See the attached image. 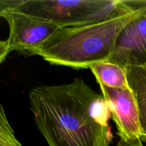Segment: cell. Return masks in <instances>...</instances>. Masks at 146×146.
I'll list each match as a JSON object with an SVG mask.
<instances>
[{
    "instance_id": "11",
    "label": "cell",
    "mask_w": 146,
    "mask_h": 146,
    "mask_svg": "<svg viewBox=\"0 0 146 146\" xmlns=\"http://www.w3.org/2000/svg\"><path fill=\"white\" fill-rule=\"evenodd\" d=\"M9 53L10 50L7 41L0 40V66L5 61L6 58Z\"/></svg>"
},
{
    "instance_id": "6",
    "label": "cell",
    "mask_w": 146,
    "mask_h": 146,
    "mask_svg": "<svg viewBox=\"0 0 146 146\" xmlns=\"http://www.w3.org/2000/svg\"><path fill=\"white\" fill-rule=\"evenodd\" d=\"M108 61L124 70L128 66L146 63V12L130 21L121 30Z\"/></svg>"
},
{
    "instance_id": "12",
    "label": "cell",
    "mask_w": 146,
    "mask_h": 146,
    "mask_svg": "<svg viewBox=\"0 0 146 146\" xmlns=\"http://www.w3.org/2000/svg\"><path fill=\"white\" fill-rule=\"evenodd\" d=\"M116 146H144V145L141 139H133L129 141L120 139Z\"/></svg>"
},
{
    "instance_id": "4",
    "label": "cell",
    "mask_w": 146,
    "mask_h": 146,
    "mask_svg": "<svg viewBox=\"0 0 146 146\" xmlns=\"http://www.w3.org/2000/svg\"><path fill=\"white\" fill-rule=\"evenodd\" d=\"M1 17L9 27L8 39L11 51H18L26 55H35L36 52L60 27L56 24L32 17L21 11L12 10Z\"/></svg>"
},
{
    "instance_id": "5",
    "label": "cell",
    "mask_w": 146,
    "mask_h": 146,
    "mask_svg": "<svg viewBox=\"0 0 146 146\" xmlns=\"http://www.w3.org/2000/svg\"><path fill=\"white\" fill-rule=\"evenodd\" d=\"M99 86L120 139L141 140L139 109L131 88H114L103 84Z\"/></svg>"
},
{
    "instance_id": "9",
    "label": "cell",
    "mask_w": 146,
    "mask_h": 146,
    "mask_svg": "<svg viewBox=\"0 0 146 146\" xmlns=\"http://www.w3.org/2000/svg\"><path fill=\"white\" fill-rule=\"evenodd\" d=\"M0 146H22L16 138L12 127L0 104Z\"/></svg>"
},
{
    "instance_id": "1",
    "label": "cell",
    "mask_w": 146,
    "mask_h": 146,
    "mask_svg": "<svg viewBox=\"0 0 146 146\" xmlns=\"http://www.w3.org/2000/svg\"><path fill=\"white\" fill-rule=\"evenodd\" d=\"M36 126L48 146H110L111 113L103 95L82 79L41 86L29 94Z\"/></svg>"
},
{
    "instance_id": "8",
    "label": "cell",
    "mask_w": 146,
    "mask_h": 146,
    "mask_svg": "<svg viewBox=\"0 0 146 146\" xmlns=\"http://www.w3.org/2000/svg\"><path fill=\"white\" fill-rule=\"evenodd\" d=\"M89 68L98 84L114 88H129L125 71L116 64L105 61L94 64Z\"/></svg>"
},
{
    "instance_id": "3",
    "label": "cell",
    "mask_w": 146,
    "mask_h": 146,
    "mask_svg": "<svg viewBox=\"0 0 146 146\" xmlns=\"http://www.w3.org/2000/svg\"><path fill=\"white\" fill-rule=\"evenodd\" d=\"M121 0H24L16 11L51 21L60 27L103 21L115 14Z\"/></svg>"
},
{
    "instance_id": "10",
    "label": "cell",
    "mask_w": 146,
    "mask_h": 146,
    "mask_svg": "<svg viewBox=\"0 0 146 146\" xmlns=\"http://www.w3.org/2000/svg\"><path fill=\"white\" fill-rule=\"evenodd\" d=\"M24 0H0V17L17 9Z\"/></svg>"
},
{
    "instance_id": "2",
    "label": "cell",
    "mask_w": 146,
    "mask_h": 146,
    "mask_svg": "<svg viewBox=\"0 0 146 146\" xmlns=\"http://www.w3.org/2000/svg\"><path fill=\"white\" fill-rule=\"evenodd\" d=\"M145 12V1L121 0L115 14L106 19L59 28L35 55L51 64L77 69L108 61L121 30Z\"/></svg>"
},
{
    "instance_id": "7",
    "label": "cell",
    "mask_w": 146,
    "mask_h": 146,
    "mask_svg": "<svg viewBox=\"0 0 146 146\" xmlns=\"http://www.w3.org/2000/svg\"><path fill=\"white\" fill-rule=\"evenodd\" d=\"M128 86L138 104L141 126V141L146 143V63L125 68Z\"/></svg>"
}]
</instances>
